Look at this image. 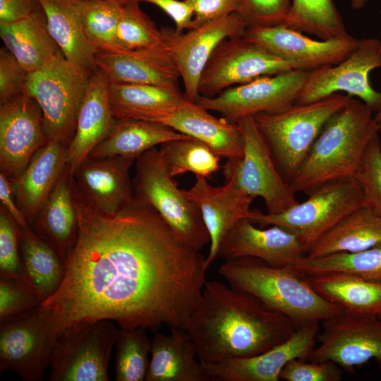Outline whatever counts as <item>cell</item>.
<instances>
[{"instance_id": "obj_25", "label": "cell", "mask_w": 381, "mask_h": 381, "mask_svg": "<svg viewBox=\"0 0 381 381\" xmlns=\"http://www.w3.org/2000/svg\"><path fill=\"white\" fill-rule=\"evenodd\" d=\"M96 62L110 83L179 88L180 74L167 50L99 52Z\"/></svg>"}, {"instance_id": "obj_54", "label": "cell", "mask_w": 381, "mask_h": 381, "mask_svg": "<svg viewBox=\"0 0 381 381\" xmlns=\"http://www.w3.org/2000/svg\"><path fill=\"white\" fill-rule=\"evenodd\" d=\"M381 320V313L377 316Z\"/></svg>"}, {"instance_id": "obj_28", "label": "cell", "mask_w": 381, "mask_h": 381, "mask_svg": "<svg viewBox=\"0 0 381 381\" xmlns=\"http://www.w3.org/2000/svg\"><path fill=\"white\" fill-rule=\"evenodd\" d=\"M33 222L37 233L50 243L66 260L78 231L73 179L68 165Z\"/></svg>"}, {"instance_id": "obj_34", "label": "cell", "mask_w": 381, "mask_h": 381, "mask_svg": "<svg viewBox=\"0 0 381 381\" xmlns=\"http://www.w3.org/2000/svg\"><path fill=\"white\" fill-rule=\"evenodd\" d=\"M381 244V216L367 204L341 219L308 250L307 257L364 250Z\"/></svg>"}, {"instance_id": "obj_15", "label": "cell", "mask_w": 381, "mask_h": 381, "mask_svg": "<svg viewBox=\"0 0 381 381\" xmlns=\"http://www.w3.org/2000/svg\"><path fill=\"white\" fill-rule=\"evenodd\" d=\"M248 25L236 12L177 33L169 28L161 29L166 49L176 64L184 86V94L191 102L199 97L200 75L212 54L224 40L243 36Z\"/></svg>"}, {"instance_id": "obj_5", "label": "cell", "mask_w": 381, "mask_h": 381, "mask_svg": "<svg viewBox=\"0 0 381 381\" xmlns=\"http://www.w3.org/2000/svg\"><path fill=\"white\" fill-rule=\"evenodd\" d=\"M352 98L335 93L311 103H294L277 113L253 116L286 181L295 176L327 121Z\"/></svg>"}, {"instance_id": "obj_19", "label": "cell", "mask_w": 381, "mask_h": 381, "mask_svg": "<svg viewBox=\"0 0 381 381\" xmlns=\"http://www.w3.org/2000/svg\"><path fill=\"white\" fill-rule=\"evenodd\" d=\"M319 324L314 322L297 327L288 339L258 355L203 365L212 381H278L289 361L308 360L315 347Z\"/></svg>"}, {"instance_id": "obj_51", "label": "cell", "mask_w": 381, "mask_h": 381, "mask_svg": "<svg viewBox=\"0 0 381 381\" xmlns=\"http://www.w3.org/2000/svg\"><path fill=\"white\" fill-rule=\"evenodd\" d=\"M9 179L0 174V200L6 211L13 218L20 229L29 227L28 221L21 209H19L13 198V190Z\"/></svg>"}, {"instance_id": "obj_18", "label": "cell", "mask_w": 381, "mask_h": 381, "mask_svg": "<svg viewBox=\"0 0 381 381\" xmlns=\"http://www.w3.org/2000/svg\"><path fill=\"white\" fill-rule=\"evenodd\" d=\"M49 140L40 107L26 92L1 104V173L16 179Z\"/></svg>"}, {"instance_id": "obj_41", "label": "cell", "mask_w": 381, "mask_h": 381, "mask_svg": "<svg viewBox=\"0 0 381 381\" xmlns=\"http://www.w3.org/2000/svg\"><path fill=\"white\" fill-rule=\"evenodd\" d=\"M146 331L144 327L119 329L115 343V380H145L151 351Z\"/></svg>"}, {"instance_id": "obj_24", "label": "cell", "mask_w": 381, "mask_h": 381, "mask_svg": "<svg viewBox=\"0 0 381 381\" xmlns=\"http://www.w3.org/2000/svg\"><path fill=\"white\" fill-rule=\"evenodd\" d=\"M152 121L203 142L226 159L243 156L244 141L238 123L217 118L195 102L188 101Z\"/></svg>"}, {"instance_id": "obj_36", "label": "cell", "mask_w": 381, "mask_h": 381, "mask_svg": "<svg viewBox=\"0 0 381 381\" xmlns=\"http://www.w3.org/2000/svg\"><path fill=\"white\" fill-rule=\"evenodd\" d=\"M284 25L321 40L349 35L333 0H292Z\"/></svg>"}, {"instance_id": "obj_48", "label": "cell", "mask_w": 381, "mask_h": 381, "mask_svg": "<svg viewBox=\"0 0 381 381\" xmlns=\"http://www.w3.org/2000/svg\"><path fill=\"white\" fill-rule=\"evenodd\" d=\"M193 11V28L236 12L238 0H183Z\"/></svg>"}, {"instance_id": "obj_1", "label": "cell", "mask_w": 381, "mask_h": 381, "mask_svg": "<svg viewBox=\"0 0 381 381\" xmlns=\"http://www.w3.org/2000/svg\"><path fill=\"white\" fill-rule=\"evenodd\" d=\"M75 243L58 289L39 309L52 347L80 325L186 329L206 281V258L182 243L149 205L134 198L114 215L83 198L73 180Z\"/></svg>"}, {"instance_id": "obj_21", "label": "cell", "mask_w": 381, "mask_h": 381, "mask_svg": "<svg viewBox=\"0 0 381 381\" xmlns=\"http://www.w3.org/2000/svg\"><path fill=\"white\" fill-rule=\"evenodd\" d=\"M308 249L299 238L283 227L258 228L248 218L240 220L222 243L218 257L225 260L248 257L282 267L292 266L306 257Z\"/></svg>"}, {"instance_id": "obj_52", "label": "cell", "mask_w": 381, "mask_h": 381, "mask_svg": "<svg viewBox=\"0 0 381 381\" xmlns=\"http://www.w3.org/2000/svg\"><path fill=\"white\" fill-rule=\"evenodd\" d=\"M370 0H351V6L354 10H360L365 7Z\"/></svg>"}, {"instance_id": "obj_49", "label": "cell", "mask_w": 381, "mask_h": 381, "mask_svg": "<svg viewBox=\"0 0 381 381\" xmlns=\"http://www.w3.org/2000/svg\"><path fill=\"white\" fill-rule=\"evenodd\" d=\"M125 1L126 0H122ZM152 4L164 11L175 23V32H183L193 28V11L190 6L179 0H134Z\"/></svg>"}, {"instance_id": "obj_32", "label": "cell", "mask_w": 381, "mask_h": 381, "mask_svg": "<svg viewBox=\"0 0 381 381\" xmlns=\"http://www.w3.org/2000/svg\"><path fill=\"white\" fill-rule=\"evenodd\" d=\"M109 97L115 119L147 121L168 114L190 101L180 88L110 83Z\"/></svg>"}, {"instance_id": "obj_17", "label": "cell", "mask_w": 381, "mask_h": 381, "mask_svg": "<svg viewBox=\"0 0 381 381\" xmlns=\"http://www.w3.org/2000/svg\"><path fill=\"white\" fill-rule=\"evenodd\" d=\"M243 37L294 69L303 71L336 65L354 52L360 42L351 35L315 40L284 25L248 27Z\"/></svg>"}, {"instance_id": "obj_10", "label": "cell", "mask_w": 381, "mask_h": 381, "mask_svg": "<svg viewBox=\"0 0 381 381\" xmlns=\"http://www.w3.org/2000/svg\"><path fill=\"white\" fill-rule=\"evenodd\" d=\"M119 329L109 320L78 326L54 344L50 381H108L109 361Z\"/></svg>"}, {"instance_id": "obj_39", "label": "cell", "mask_w": 381, "mask_h": 381, "mask_svg": "<svg viewBox=\"0 0 381 381\" xmlns=\"http://www.w3.org/2000/svg\"><path fill=\"white\" fill-rule=\"evenodd\" d=\"M84 32L99 52H118L116 30L122 0H75Z\"/></svg>"}, {"instance_id": "obj_31", "label": "cell", "mask_w": 381, "mask_h": 381, "mask_svg": "<svg viewBox=\"0 0 381 381\" xmlns=\"http://www.w3.org/2000/svg\"><path fill=\"white\" fill-rule=\"evenodd\" d=\"M0 37L6 49L29 73L61 52L49 33L42 6L22 20L0 24Z\"/></svg>"}, {"instance_id": "obj_46", "label": "cell", "mask_w": 381, "mask_h": 381, "mask_svg": "<svg viewBox=\"0 0 381 381\" xmlns=\"http://www.w3.org/2000/svg\"><path fill=\"white\" fill-rule=\"evenodd\" d=\"M342 378L341 368L332 361L299 358L289 361L279 374V380L286 381H340Z\"/></svg>"}, {"instance_id": "obj_27", "label": "cell", "mask_w": 381, "mask_h": 381, "mask_svg": "<svg viewBox=\"0 0 381 381\" xmlns=\"http://www.w3.org/2000/svg\"><path fill=\"white\" fill-rule=\"evenodd\" d=\"M67 145L49 140L11 181L14 195L28 222H33L66 168Z\"/></svg>"}, {"instance_id": "obj_40", "label": "cell", "mask_w": 381, "mask_h": 381, "mask_svg": "<svg viewBox=\"0 0 381 381\" xmlns=\"http://www.w3.org/2000/svg\"><path fill=\"white\" fill-rule=\"evenodd\" d=\"M134 0L123 2L116 30L118 52L167 50L162 32Z\"/></svg>"}, {"instance_id": "obj_12", "label": "cell", "mask_w": 381, "mask_h": 381, "mask_svg": "<svg viewBox=\"0 0 381 381\" xmlns=\"http://www.w3.org/2000/svg\"><path fill=\"white\" fill-rule=\"evenodd\" d=\"M308 71L292 69L231 87L214 97L200 95L195 102L230 122L259 113L273 114L295 103Z\"/></svg>"}, {"instance_id": "obj_38", "label": "cell", "mask_w": 381, "mask_h": 381, "mask_svg": "<svg viewBox=\"0 0 381 381\" xmlns=\"http://www.w3.org/2000/svg\"><path fill=\"white\" fill-rule=\"evenodd\" d=\"M159 150L172 177L191 172L207 178L221 168V157L207 144L191 137L166 142Z\"/></svg>"}, {"instance_id": "obj_2", "label": "cell", "mask_w": 381, "mask_h": 381, "mask_svg": "<svg viewBox=\"0 0 381 381\" xmlns=\"http://www.w3.org/2000/svg\"><path fill=\"white\" fill-rule=\"evenodd\" d=\"M297 325L252 295L218 281L205 283L186 331L202 364L262 353L288 339Z\"/></svg>"}, {"instance_id": "obj_53", "label": "cell", "mask_w": 381, "mask_h": 381, "mask_svg": "<svg viewBox=\"0 0 381 381\" xmlns=\"http://www.w3.org/2000/svg\"><path fill=\"white\" fill-rule=\"evenodd\" d=\"M374 118L377 121L381 122V107L377 112H375V114L374 115ZM379 133L381 135V128L380 130Z\"/></svg>"}, {"instance_id": "obj_44", "label": "cell", "mask_w": 381, "mask_h": 381, "mask_svg": "<svg viewBox=\"0 0 381 381\" xmlns=\"http://www.w3.org/2000/svg\"><path fill=\"white\" fill-rule=\"evenodd\" d=\"M18 226L6 210H0V278L23 276Z\"/></svg>"}, {"instance_id": "obj_9", "label": "cell", "mask_w": 381, "mask_h": 381, "mask_svg": "<svg viewBox=\"0 0 381 381\" xmlns=\"http://www.w3.org/2000/svg\"><path fill=\"white\" fill-rule=\"evenodd\" d=\"M236 123L243 138V154L226 159L222 167L225 181H232L253 198H261L268 214H279L298 204L296 192L278 169L253 116L243 117Z\"/></svg>"}, {"instance_id": "obj_13", "label": "cell", "mask_w": 381, "mask_h": 381, "mask_svg": "<svg viewBox=\"0 0 381 381\" xmlns=\"http://www.w3.org/2000/svg\"><path fill=\"white\" fill-rule=\"evenodd\" d=\"M294 69L243 36L224 40L214 49L200 75V95L214 97L236 85Z\"/></svg>"}, {"instance_id": "obj_8", "label": "cell", "mask_w": 381, "mask_h": 381, "mask_svg": "<svg viewBox=\"0 0 381 381\" xmlns=\"http://www.w3.org/2000/svg\"><path fill=\"white\" fill-rule=\"evenodd\" d=\"M92 72L70 62L61 52L29 73L25 92L40 107L49 140L70 143Z\"/></svg>"}, {"instance_id": "obj_29", "label": "cell", "mask_w": 381, "mask_h": 381, "mask_svg": "<svg viewBox=\"0 0 381 381\" xmlns=\"http://www.w3.org/2000/svg\"><path fill=\"white\" fill-rule=\"evenodd\" d=\"M188 137L158 122L115 119L107 136L92 150L88 157L121 156L136 159L157 145Z\"/></svg>"}, {"instance_id": "obj_14", "label": "cell", "mask_w": 381, "mask_h": 381, "mask_svg": "<svg viewBox=\"0 0 381 381\" xmlns=\"http://www.w3.org/2000/svg\"><path fill=\"white\" fill-rule=\"evenodd\" d=\"M315 346L308 361H329L348 372L374 359L381 370V320L377 316L346 314L321 322Z\"/></svg>"}, {"instance_id": "obj_3", "label": "cell", "mask_w": 381, "mask_h": 381, "mask_svg": "<svg viewBox=\"0 0 381 381\" xmlns=\"http://www.w3.org/2000/svg\"><path fill=\"white\" fill-rule=\"evenodd\" d=\"M363 102L351 99L325 123L298 171L290 181L294 190L310 193L319 186L356 176L381 122Z\"/></svg>"}, {"instance_id": "obj_43", "label": "cell", "mask_w": 381, "mask_h": 381, "mask_svg": "<svg viewBox=\"0 0 381 381\" xmlns=\"http://www.w3.org/2000/svg\"><path fill=\"white\" fill-rule=\"evenodd\" d=\"M365 202L381 216V142L379 134L368 145L355 176Z\"/></svg>"}, {"instance_id": "obj_42", "label": "cell", "mask_w": 381, "mask_h": 381, "mask_svg": "<svg viewBox=\"0 0 381 381\" xmlns=\"http://www.w3.org/2000/svg\"><path fill=\"white\" fill-rule=\"evenodd\" d=\"M44 300L23 276L0 278V322L39 307Z\"/></svg>"}, {"instance_id": "obj_20", "label": "cell", "mask_w": 381, "mask_h": 381, "mask_svg": "<svg viewBox=\"0 0 381 381\" xmlns=\"http://www.w3.org/2000/svg\"><path fill=\"white\" fill-rule=\"evenodd\" d=\"M182 191L199 208L208 231L210 243L206 265L209 268L218 257L229 233L240 220L248 218L254 198L231 181H225L222 186L214 187L202 176H196L193 186Z\"/></svg>"}, {"instance_id": "obj_7", "label": "cell", "mask_w": 381, "mask_h": 381, "mask_svg": "<svg viewBox=\"0 0 381 381\" xmlns=\"http://www.w3.org/2000/svg\"><path fill=\"white\" fill-rule=\"evenodd\" d=\"M309 197L279 214L252 209L248 219L261 228L277 225L295 234L309 248L341 219L366 204L361 183L356 177L323 184Z\"/></svg>"}, {"instance_id": "obj_16", "label": "cell", "mask_w": 381, "mask_h": 381, "mask_svg": "<svg viewBox=\"0 0 381 381\" xmlns=\"http://www.w3.org/2000/svg\"><path fill=\"white\" fill-rule=\"evenodd\" d=\"M52 349L39 307L0 322V374L11 370L25 381H40Z\"/></svg>"}, {"instance_id": "obj_26", "label": "cell", "mask_w": 381, "mask_h": 381, "mask_svg": "<svg viewBox=\"0 0 381 381\" xmlns=\"http://www.w3.org/2000/svg\"><path fill=\"white\" fill-rule=\"evenodd\" d=\"M169 334L157 333L151 340L146 381H212L199 361L191 337L181 327H169Z\"/></svg>"}, {"instance_id": "obj_33", "label": "cell", "mask_w": 381, "mask_h": 381, "mask_svg": "<svg viewBox=\"0 0 381 381\" xmlns=\"http://www.w3.org/2000/svg\"><path fill=\"white\" fill-rule=\"evenodd\" d=\"M51 36L65 58L90 71L97 68L98 49L86 37L75 0H39Z\"/></svg>"}, {"instance_id": "obj_23", "label": "cell", "mask_w": 381, "mask_h": 381, "mask_svg": "<svg viewBox=\"0 0 381 381\" xmlns=\"http://www.w3.org/2000/svg\"><path fill=\"white\" fill-rule=\"evenodd\" d=\"M109 86L104 73L99 68L95 69L80 107L75 134L66 149V163L72 175L107 136L114 124Z\"/></svg>"}, {"instance_id": "obj_22", "label": "cell", "mask_w": 381, "mask_h": 381, "mask_svg": "<svg viewBox=\"0 0 381 381\" xmlns=\"http://www.w3.org/2000/svg\"><path fill=\"white\" fill-rule=\"evenodd\" d=\"M135 159L121 156L87 158L73 174L83 198L97 211L114 215L135 198L131 167Z\"/></svg>"}, {"instance_id": "obj_50", "label": "cell", "mask_w": 381, "mask_h": 381, "mask_svg": "<svg viewBox=\"0 0 381 381\" xmlns=\"http://www.w3.org/2000/svg\"><path fill=\"white\" fill-rule=\"evenodd\" d=\"M40 8L39 0H0V24L22 20Z\"/></svg>"}, {"instance_id": "obj_37", "label": "cell", "mask_w": 381, "mask_h": 381, "mask_svg": "<svg viewBox=\"0 0 381 381\" xmlns=\"http://www.w3.org/2000/svg\"><path fill=\"white\" fill-rule=\"evenodd\" d=\"M292 266L306 275L338 272L381 282V244L358 252L338 253L317 258L306 256Z\"/></svg>"}, {"instance_id": "obj_11", "label": "cell", "mask_w": 381, "mask_h": 381, "mask_svg": "<svg viewBox=\"0 0 381 381\" xmlns=\"http://www.w3.org/2000/svg\"><path fill=\"white\" fill-rule=\"evenodd\" d=\"M381 66V41L375 37L360 40L358 47L340 63L308 71L295 101L311 103L339 92L356 96L373 112L381 107V92L373 88L370 72Z\"/></svg>"}, {"instance_id": "obj_4", "label": "cell", "mask_w": 381, "mask_h": 381, "mask_svg": "<svg viewBox=\"0 0 381 381\" xmlns=\"http://www.w3.org/2000/svg\"><path fill=\"white\" fill-rule=\"evenodd\" d=\"M218 273L230 286L285 315L297 327L344 313L339 306L320 295L307 276L293 266L277 267L259 259L243 257L225 260Z\"/></svg>"}, {"instance_id": "obj_47", "label": "cell", "mask_w": 381, "mask_h": 381, "mask_svg": "<svg viewBox=\"0 0 381 381\" xmlns=\"http://www.w3.org/2000/svg\"><path fill=\"white\" fill-rule=\"evenodd\" d=\"M29 73L6 48L0 49L1 104L25 92Z\"/></svg>"}, {"instance_id": "obj_6", "label": "cell", "mask_w": 381, "mask_h": 381, "mask_svg": "<svg viewBox=\"0 0 381 381\" xmlns=\"http://www.w3.org/2000/svg\"><path fill=\"white\" fill-rule=\"evenodd\" d=\"M135 198L154 208L184 244L200 250L210 243L198 206L178 188L159 150L151 148L135 162Z\"/></svg>"}, {"instance_id": "obj_30", "label": "cell", "mask_w": 381, "mask_h": 381, "mask_svg": "<svg viewBox=\"0 0 381 381\" xmlns=\"http://www.w3.org/2000/svg\"><path fill=\"white\" fill-rule=\"evenodd\" d=\"M306 276L314 289L339 306L344 314L377 316L381 313V282L338 272Z\"/></svg>"}, {"instance_id": "obj_35", "label": "cell", "mask_w": 381, "mask_h": 381, "mask_svg": "<svg viewBox=\"0 0 381 381\" xmlns=\"http://www.w3.org/2000/svg\"><path fill=\"white\" fill-rule=\"evenodd\" d=\"M18 236L23 276L47 299L63 280L65 260L50 243L30 227L19 228Z\"/></svg>"}, {"instance_id": "obj_45", "label": "cell", "mask_w": 381, "mask_h": 381, "mask_svg": "<svg viewBox=\"0 0 381 381\" xmlns=\"http://www.w3.org/2000/svg\"><path fill=\"white\" fill-rule=\"evenodd\" d=\"M292 0H238L236 13L248 27L284 25Z\"/></svg>"}]
</instances>
